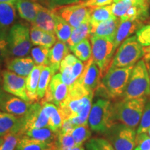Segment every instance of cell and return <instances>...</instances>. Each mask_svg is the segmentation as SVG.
I'll return each instance as SVG.
<instances>
[{
  "instance_id": "obj_1",
  "label": "cell",
  "mask_w": 150,
  "mask_h": 150,
  "mask_svg": "<svg viewBox=\"0 0 150 150\" xmlns=\"http://www.w3.org/2000/svg\"><path fill=\"white\" fill-rule=\"evenodd\" d=\"M94 94L77 81L70 86L68 96L58 107L63 121L70 120L74 126L88 124Z\"/></svg>"
},
{
  "instance_id": "obj_2",
  "label": "cell",
  "mask_w": 150,
  "mask_h": 150,
  "mask_svg": "<svg viewBox=\"0 0 150 150\" xmlns=\"http://www.w3.org/2000/svg\"><path fill=\"white\" fill-rule=\"evenodd\" d=\"M134 65L125 67H110L102 77L101 84L95 93L102 98L110 100L121 99Z\"/></svg>"
},
{
  "instance_id": "obj_3",
  "label": "cell",
  "mask_w": 150,
  "mask_h": 150,
  "mask_svg": "<svg viewBox=\"0 0 150 150\" xmlns=\"http://www.w3.org/2000/svg\"><path fill=\"white\" fill-rule=\"evenodd\" d=\"M148 99H119L112 103V120L136 129L139 125Z\"/></svg>"
},
{
  "instance_id": "obj_4",
  "label": "cell",
  "mask_w": 150,
  "mask_h": 150,
  "mask_svg": "<svg viewBox=\"0 0 150 150\" xmlns=\"http://www.w3.org/2000/svg\"><path fill=\"white\" fill-rule=\"evenodd\" d=\"M122 98L150 99V78L143 59L135 64Z\"/></svg>"
},
{
  "instance_id": "obj_5",
  "label": "cell",
  "mask_w": 150,
  "mask_h": 150,
  "mask_svg": "<svg viewBox=\"0 0 150 150\" xmlns=\"http://www.w3.org/2000/svg\"><path fill=\"white\" fill-rule=\"evenodd\" d=\"M112 103L108 99L99 98L92 105L88 123L94 132L104 134L114 125Z\"/></svg>"
},
{
  "instance_id": "obj_6",
  "label": "cell",
  "mask_w": 150,
  "mask_h": 150,
  "mask_svg": "<svg viewBox=\"0 0 150 150\" xmlns=\"http://www.w3.org/2000/svg\"><path fill=\"white\" fill-rule=\"evenodd\" d=\"M144 54L143 46L138 42L136 35H131L118 47L110 67H125L134 65L143 58Z\"/></svg>"
},
{
  "instance_id": "obj_7",
  "label": "cell",
  "mask_w": 150,
  "mask_h": 150,
  "mask_svg": "<svg viewBox=\"0 0 150 150\" xmlns=\"http://www.w3.org/2000/svg\"><path fill=\"white\" fill-rule=\"evenodd\" d=\"M92 58L100 70L102 77L108 72L115 54L114 40L108 38L91 35Z\"/></svg>"
},
{
  "instance_id": "obj_8",
  "label": "cell",
  "mask_w": 150,
  "mask_h": 150,
  "mask_svg": "<svg viewBox=\"0 0 150 150\" xmlns=\"http://www.w3.org/2000/svg\"><path fill=\"white\" fill-rule=\"evenodd\" d=\"M9 54L11 57H25L31 52L32 43L30 29L23 24H15L8 33Z\"/></svg>"
},
{
  "instance_id": "obj_9",
  "label": "cell",
  "mask_w": 150,
  "mask_h": 150,
  "mask_svg": "<svg viewBox=\"0 0 150 150\" xmlns=\"http://www.w3.org/2000/svg\"><path fill=\"white\" fill-rule=\"evenodd\" d=\"M136 134V129L115 123L104 135L115 150H134Z\"/></svg>"
},
{
  "instance_id": "obj_10",
  "label": "cell",
  "mask_w": 150,
  "mask_h": 150,
  "mask_svg": "<svg viewBox=\"0 0 150 150\" xmlns=\"http://www.w3.org/2000/svg\"><path fill=\"white\" fill-rule=\"evenodd\" d=\"M22 130L19 134L31 129L48 127V115L40 102H33L27 112L21 117Z\"/></svg>"
},
{
  "instance_id": "obj_11",
  "label": "cell",
  "mask_w": 150,
  "mask_h": 150,
  "mask_svg": "<svg viewBox=\"0 0 150 150\" xmlns=\"http://www.w3.org/2000/svg\"><path fill=\"white\" fill-rule=\"evenodd\" d=\"M65 20L72 28H76L86 20H90V8L79 3L63 6L52 9Z\"/></svg>"
},
{
  "instance_id": "obj_12",
  "label": "cell",
  "mask_w": 150,
  "mask_h": 150,
  "mask_svg": "<svg viewBox=\"0 0 150 150\" xmlns=\"http://www.w3.org/2000/svg\"><path fill=\"white\" fill-rule=\"evenodd\" d=\"M70 86L62 79L61 73H56L52 77L45 95L40 103L42 106L47 103H52L59 107L61 103L68 96Z\"/></svg>"
},
{
  "instance_id": "obj_13",
  "label": "cell",
  "mask_w": 150,
  "mask_h": 150,
  "mask_svg": "<svg viewBox=\"0 0 150 150\" xmlns=\"http://www.w3.org/2000/svg\"><path fill=\"white\" fill-rule=\"evenodd\" d=\"M1 87L6 93L20 97L27 102H31L27 95L26 77L19 76L8 70L1 71Z\"/></svg>"
},
{
  "instance_id": "obj_14",
  "label": "cell",
  "mask_w": 150,
  "mask_h": 150,
  "mask_svg": "<svg viewBox=\"0 0 150 150\" xmlns=\"http://www.w3.org/2000/svg\"><path fill=\"white\" fill-rule=\"evenodd\" d=\"M85 67V63L74 54H68L63 59L60 66L62 79L68 86L73 85L79 78Z\"/></svg>"
},
{
  "instance_id": "obj_15",
  "label": "cell",
  "mask_w": 150,
  "mask_h": 150,
  "mask_svg": "<svg viewBox=\"0 0 150 150\" xmlns=\"http://www.w3.org/2000/svg\"><path fill=\"white\" fill-rule=\"evenodd\" d=\"M102 75L99 67L93 58L86 62L85 67L76 81L90 91L94 92L97 89L102 81Z\"/></svg>"
},
{
  "instance_id": "obj_16",
  "label": "cell",
  "mask_w": 150,
  "mask_h": 150,
  "mask_svg": "<svg viewBox=\"0 0 150 150\" xmlns=\"http://www.w3.org/2000/svg\"><path fill=\"white\" fill-rule=\"evenodd\" d=\"M32 103L4 91L1 101V111L21 117L27 112Z\"/></svg>"
},
{
  "instance_id": "obj_17",
  "label": "cell",
  "mask_w": 150,
  "mask_h": 150,
  "mask_svg": "<svg viewBox=\"0 0 150 150\" xmlns=\"http://www.w3.org/2000/svg\"><path fill=\"white\" fill-rule=\"evenodd\" d=\"M35 65L32 58L13 57L6 61V68L11 72L16 73L19 76L27 77Z\"/></svg>"
},
{
  "instance_id": "obj_18",
  "label": "cell",
  "mask_w": 150,
  "mask_h": 150,
  "mask_svg": "<svg viewBox=\"0 0 150 150\" xmlns=\"http://www.w3.org/2000/svg\"><path fill=\"white\" fill-rule=\"evenodd\" d=\"M143 22L140 20L120 21L114 38L115 50H117L124 40L130 37L134 33H136V31L143 26Z\"/></svg>"
},
{
  "instance_id": "obj_19",
  "label": "cell",
  "mask_w": 150,
  "mask_h": 150,
  "mask_svg": "<svg viewBox=\"0 0 150 150\" xmlns=\"http://www.w3.org/2000/svg\"><path fill=\"white\" fill-rule=\"evenodd\" d=\"M69 52L70 48L67 42L59 40L50 49L49 53V66L53 70L55 74L59 71L62 61L67 54H70Z\"/></svg>"
},
{
  "instance_id": "obj_20",
  "label": "cell",
  "mask_w": 150,
  "mask_h": 150,
  "mask_svg": "<svg viewBox=\"0 0 150 150\" xmlns=\"http://www.w3.org/2000/svg\"><path fill=\"white\" fill-rule=\"evenodd\" d=\"M22 130L21 117L0 111V137L9 134H19Z\"/></svg>"
},
{
  "instance_id": "obj_21",
  "label": "cell",
  "mask_w": 150,
  "mask_h": 150,
  "mask_svg": "<svg viewBox=\"0 0 150 150\" xmlns=\"http://www.w3.org/2000/svg\"><path fill=\"white\" fill-rule=\"evenodd\" d=\"M120 19L113 17V18L101 22L97 25L91 26V36L105 37L112 39L114 40L117 29L120 23Z\"/></svg>"
},
{
  "instance_id": "obj_22",
  "label": "cell",
  "mask_w": 150,
  "mask_h": 150,
  "mask_svg": "<svg viewBox=\"0 0 150 150\" xmlns=\"http://www.w3.org/2000/svg\"><path fill=\"white\" fill-rule=\"evenodd\" d=\"M54 15L53 10L47 8L40 4L37 16L31 24L38 27L44 31L55 33H54L55 22H54Z\"/></svg>"
},
{
  "instance_id": "obj_23",
  "label": "cell",
  "mask_w": 150,
  "mask_h": 150,
  "mask_svg": "<svg viewBox=\"0 0 150 150\" xmlns=\"http://www.w3.org/2000/svg\"><path fill=\"white\" fill-rule=\"evenodd\" d=\"M40 4L32 0H18L16 7L20 17L26 21L33 23L38 11Z\"/></svg>"
},
{
  "instance_id": "obj_24",
  "label": "cell",
  "mask_w": 150,
  "mask_h": 150,
  "mask_svg": "<svg viewBox=\"0 0 150 150\" xmlns=\"http://www.w3.org/2000/svg\"><path fill=\"white\" fill-rule=\"evenodd\" d=\"M44 66L45 65H35L30 74L26 77V87H27V95L30 101L32 102H36L38 101L37 96V89L41 71Z\"/></svg>"
},
{
  "instance_id": "obj_25",
  "label": "cell",
  "mask_w": 150,
  "mask_h": 150,
  "mask_svg": "<svg viewBox=\"0 0 150 150\" xmlns=\"http://www.w3.org/2000/svg\"><path fill=\"white\" fill-rule=\"evenodd\" d=\"M16 18V9L12 4H0V30L9 31Z\"/></svg>"
},
{
  "instance_id": "obj_26",
  "label": "cell",
  "mask_w": 150,
  "mask_h": 150,
  "mask_svg": "<svg viewBox=\"0 0 150 150\" xmlns=\"http://www.w3.org/2000/svg\"><path fill=\"white\" fill-rule=\"evenodd\" d=\"M57 134L58 133L54 132L50 127H47L26 131L22 133L21 136H27L28 138H33L41 142L54 144Z\"/></svg>"
},
{
  "instance_id": "obj_27",
  "label": "cell",
  "mask_w": 150,
  "mask_h": 150,
  "mask_svg": "<svg viewBox=\"0 0 150 150\" xmlns=\"http://www.w3.org/2000/svg\"><path fill=\"white\" fill-rule=\"evenodd\" d=\"M42 106L48 115V127L55 133H59L63 123L59 108L52 103H47Z\"/></svg>"
},
{
  "instance_id": "obj_28",
  "label": "cell",
  "mask_w": 150,
  "mask_h": 150,
  "mask_svg": "<svg viewBox=\"0 0 150 150\" xmlns=\"http://www.w3.org/2000/svg\"><path fill=\"white\" fill-rule=\"evenodd\" d=\"M54 144H50L39 140L21 136L17 145L16 150H53ZM55 150V149H54Z\"/></svg>"
},
{
  "instance_id": "obj_29",
  "label": "cell",
  "mask_w": 150,
  "mask_h": 150,
  "mask_svg": "<svg viewBox=\"0 0 150 150\" xmlns=\"http://www.w3.org/2000/svg\"><path fill=\"white\" fill-rule=\"evenodd\" d=\"M91 26L90 20L83 22L78 27L73 28L72 34L67 42L69 47H71L78 44L81 41L91 37Z\"/></svg>"
},
{
  "instance_id": "obj_30",
  "label": "cell",
  "mask_w": 150,
  "mask_h": 150,
  "mask_svg": "<svg viewBox=\"0 0 150 150\" xmlns=\"http://www.w3.org/2000/svg\"><path fill=\"white\" fill-rule=\"evenodd\" d=\"M115 17L112 13V6L90 8V22L91 26L97 25Z\"/></svg>"
},
{
  "instance_id": "obj_31",
  "label": "cell",
  "mask_w": 150,
  "mask_h": 150,
  "mask_svg": "<svg viewBox=\"0 0 150 150\" xmlns=\"http://www.w3.org/2000/svg\"><path fill=\"white\" fill-rule=\"evenodd\" d=\"M54 33L59 40L67 42L70 38L73 28L61 17L54 13Z\"/></svg>"
},
{
  "instance_id": "obj_32",
  "label": "cell",
  "mask_w": 150,
  "mask_h": 150,
  "mask_svg": "<svg viewBox=\"0 0 150 150\" xmlns=\"http://www.w3.org/2000/svg\"><path fill=\"white\" fill-rule=\"evenodd\" d=\"M54 74H55V72L49 65H45L43 67L40 73V79H39L37 89V96L38 101L41 100L45 97L48 89L49 85H50Z\"/></svg>"
},
{
  "instance_id": "obj_33",
  "label": "cell",
  "mask_w": 150,
  "mask_h": 150,
  "mask_svg": "<svg viewBox=\"0 0 150 150\" xmlns=\"http://www.w3.org/2000/svg\"><path fill=\"white\" fill-rule=\"evenodd\" d=\"M69 48L73 54L81 61L87 62L92 58V47L88 38Z\"/></svg>"
},
{
  "instance_id": "obj_34",
  "label": "cell",
  "mask_w": 150,
  "mask_h": 150,
  "mask_svg": "<svg viewBox=\"0 0 150 150\" xmlns=\"http://www.w3.org/2000/svg\"><path fill=\"white\" fill-rule=\"evenodd\" d=\"M91 129L88 124L75 126L70 134L74 138L76 146H83L92 136Z\"/></svg>"
},
{
  "instance_id": "obj_35",
  "label": "cell",
  "mask_w": 150,
  "mask_h": 150,
  "mask_svg": "<svg viewBox=\"0 0 150 150\" xmlns=\"http://www.w3.org/2000/svg\"><path fill=\"white\" fill-rule=\"evenodd\" d=\"M76 146V143L70 133L59 131L54 142L55 150H70Z\"/></svg>"
},
{
  "instance_id": "obj_36",
  "label": "cell",
  "mask_w": 150,
  "mask_h": 150,
  "mask_svg": "<svg viewBox=\"0 0 150 150\" xmlns=\"http://www.w3.org/2000/svg\"><path fill=\"white\" fill-rule=\"evenodd\" d=\"M50 48L38 45L31 51V55L35 64L38 65H49Z\"/></svg>"
},
{
  "instance_id": "obj_37",
  "label": "cell",
  "mask_w": 150,
  "mask_h": 150,
  "mask_svg": "<svg viewBox=\"0 0 150 150\" xmlns=\"http://www.w3.org/2000/svg\"><path fill=\"white\" fill-rule=\"evenodd\" d=\"M86 150H115L111 143L104 138L93 137L85 143Z\"/></svg>"
},
{
  "instance_id": "obj_38",
  "label": "cell",
  "mask_w": 150,
  "mask_h": 150,
  "mask_svg": "<svg viewBox=\"0 0 150 150\" xmlns=\"http://www.w3.org/2000/svg\"><path fill=\"white\" fill-rule=\"evenodd\" d=\"M8 31L0 30V67L10 57L8 42Z\"/></svg>"
},
{
  "instance_id": "obj_39",
  "label": "cell",
  "mask_w": 150,
  "mask_h": 150,
  "mask_svg": "<svg viewBox=\"0 0 150 150\" xmlns=\"http://www.w3.org/2000/svg\"><path fill=\"white\" fill-rule=\"evenodd\" d=\"M135 1L129 0H121V1L114 2L112 6V13L113 16L120 20L125 16L128 9L134 4Z\"/></svg>"
},
{
  "instance_id": "obj_40",
  "label": "cell",
  "mask_w": 150,
  "mask_h": 150,
  "mask_svg": "<svg viewBox=\"0 0 150 150\" xmlns=\"http://www.w3.org/2000/svg\"><path fill=\"white\" fill-rule=\"evenodd\" d=\"M2 138L3 141L0 145V150H16L21 136L20 134H9Z\"/></svg>"
},
{
  "instance_id": "obj_41",
  "label": "cell",
  "mask_w": 150,
  "mask_h": 150,
  "mask_svg": "<svg viewBox=\"0 0 150 150\" xmlns=\"http://www.w3.org/2000/svg\"><path fill=\"white\" fill-rule=\"evenodd\" d=\"M150 127V101L147 104H146L143 113H142L141 120L140 124L137 129L136 134H141V133L147 132Z\"/></svg>"
},
{
  "instance_id": "obj_42",
  "label": "cell",
  "mask_w": 150,
  "mask_h": 150,
  "mask_svg": "<svg viewBox=\"0 0 150 150\" xmlns=\"http://www.w3.org/2000/svg\"><path fill=\"white\" fill-rule=\"evenodd\" d=\"M138 42L143 47L150 46V24L143 25L136 31Z\"/></svg>"
},
{
  "instance_id": "obj_43",
  "label": "cell",
  "mask_w": 150,
  "mask_h": 150,
  "mask_svg": "<svg viewBox=\"0 0 150 150\" xmlns=\"http://www.w3.org/2000/svg\"><path fill=\"white\" fill-rule=\"evenodd\" d=\"M136 146L140 150H150V136L147 132L136 134Z\"/></svg>"
},
{
  "instance_id": "obj_44",
  "label": "cell",
  "mask_w": 150,
  "mask_h": 150,
  "mask_svg": "<svg viewBox=\"0 0 150 150\" xmlns=\"http://www.w3.org/2000/svg\"><path fill=\"white\" fill-rule=\"evenodd\" d=\"M56 40L57 38L55 33L45 31L39 45L51 49L56 42Z\"/></svg>"
},
{
  "instance_id": "obj_45",
  "label": "cell",
  "mask_w": 150,
  "mask_h": 150,
  "mask_svg": "<svg viewBox=\"0 0 150 150\" xmlns=\"http://www.w3.org/2000/svg\"><path fill=\"white\" fill-rule=\"evenodd\" d=\"M44 32L45 31L43 30L39 29L38 27L33 25L31 26V29H30V38H31V41L33 45L38 46L40 45Z\"/></svg>"
},
{
  "instance_id": "obj_46",
  "label": "cell",
  "mask_w": 150,
  "mask_h": 150,
  "mask_svg": "<svg viewBox=\"0 0 150 150\" xmlns=\"http://www.w3.org/2000/svg\"><path fill=\"white\" fill-rule=\"evenodd\" d=\"M112 2L113 0H86V1H79L80 4L88 8L104 6L110 5Z\"/></svg>"
},
{
  "instance_id": "obj_47",
  "label": "cell",
  "mask_w": 150,
  "mask_h": 150,
  "mask_svg": "<svg viewBox=\"0 0 150 150\" xmlns=\"http://www.w3.org/2000/svg\"><path fill=\"white\" fill-rule=\"evenodd\" d=\"M79 0H50L49 6L50 9H54L63 6L78 3Z\"/></svg>"
},
{
  "instance_id": "obj_48",
  "label": "cell",
  "mask_w": 150,
  "mask_h": 150,
  "mask_svg": "<svg viewBox=\"0 0 150 150\" xmlns=\"http://www.w3.org/2000/svg\"><path fill=\"white\" fill-rule=\"evenodd\" d=\"M144 52H145V54H144L143 59H150V46L147 47H143Z\"/></svg>"
},
{
  "instance_id": "obj_49",
  "label": "cell",
  "mask_w": 150,
  "mask_h": 150,
  "mask_svg": "<svg viewBox=\"0 0 150 150\" xmlns=\"http://www.w3.org/2000/svg\"><path fill=\"white\" fill-rule=\"evenodd\" d=\"M18 0H0V4H16Z\"/></svg>"
},
{
  "instance_id": "obj_50",
  "label": "cell",
  "mask_w": 150,
  "mask_h": 150,
  "mask_svg": "<svg viewBox=\"0 0 150 150\" xmlns=\"http://www.w3.org/2000/svg\"><path fill=\"white\" fill-rule=\"evenodd\" d=\"M145 62L146 66H147L148 72H149V78H150V59H143Z\"/></svg>"
},
{
  "instance_id": "obj_51",
  "label": "cell",
  "mask_w": 150,
  "mask_h": 150,
  "mask_svg": "<svg viewBox=\"0 0 150 150\" xmlns=\"http://www.w3.org/2000/svg\"><path fill=\"white\" fill-rule=\"evenodd\" d=\"M4 91L1 86H0V111H1V101H2V97L4 95Z\"/></svg>"
},
{
  "instance_id": "obj_52",
  "label": "cell",
  "mask_w": 150,
  "mask_h": 150,
  "mask_svg": "<svg viewBox=\"0 0 150 150\" xmlns=\"http://www.w3.org/2000/svg\"><path fill=\"white\" fill-rule=\"evenodd\" d=\"M70 150H86V149L83 147V146H75Z\"/></svg>"
},
{
  "instance_id": "obj_53",
  "label": "cell",
  "mask_w": 150,
  "mask_h": 150,
  "mask_svg": "<svg viewBox=\"0 0 150 150\" xmlns=\"http://www.w3.org/2000/svg\"><path fill=\"white\" fill-rule=\"evenodd\" d=\"M121 1V0H113V3H114V2H117V1ZM129 1H141V0H129Z\"/></svg>"
},
{
  "instance_id": "obj_54",
  "label": "cell",
  "mask_w": 150,
  "mask_h": 150,
  "mask_svg": "<svg viewBox=\"0 0 150 150\" xmlns=\"http://www.w3.org/2000/svg\"><path fill=\"white\" fill-rule=\"evenodd\" d=\"M1 67H0V83H1V81H2V76H1Z\"/></svg>"
},
{
  "instance_id": "obj_55",
  "label": "cell",
  "mask_w": 150,
  "mask_h": 150,
  "mask_svg": "<svg viewBox=\"0 0 150 150\" xmlns=\"http://www.w3.org/2000/svg\"><path fill=\"white\" fill-rule=\"evenodd\" d=\"M145 22H146V23H149V24H150V18H149V19H147V20H146V21H145Z\"/></svg>"
},
{
  "instance_id": "obj_56",
  "label": "cell",
  "mask_w": 150,
  "mask_h": 150,
  "mask_svg": "<svg viewBox=\"0 0 150 150\" xmlns=\"http://www.w3.org/2000/svg\"><path fill=\"white\" fill-rule=\"evenodd\" d=\"M147 134L150 136V127H149V129H148V130L147 131Z\"/></svg>"
},
{
  "instance_id": "obj_57",
  "label": "cell",
  "mask_w": 150,
  "mask_h": 150,
  "mask_svg": "<svg viewBox=\"0 0 150 150\" xmlns=\"http://www.w3.org/2000/svg\"><path fill=\"white\" fill-rule=\"evenodd\" d=\"M3 141V138H1V137H0V145L1 144V142Z\"/></svg>"
},
{
  "instance_id": "obj_58",
  "label": "cell",
  "mask_w": 150,
  "mask_h": 150,
  "mask_svg": "<svg viewBox=\"0 0 150 150\" xmlns=\"http://www.w3.org/2000/svg\"><path fill=\"white\" fill-rule=\"evenodd\" d=\"M39 1H49V0H39Z\"/></svg>"
},
{
  "instance_id": "obj_59",
  "label": "cell",
  "mask_w": 150,
  "mask_h": 150,
  "mask_svg": "<svg viewBox=\"0 0 150 150\" xmlns=\"http://www.w3.org/2000/svg\"><path fill=\"white\" fill-rule=\"evenodd\" d=\"M134 150H140V149H138V147H136V149H134Z\"/></svg>"
},
{
  "instance_id": "obj_60",
  "label": "cell",
  "mask_w": 150,
  "mask_h": 150,
  "mask_svg": "<svg viewBox=\"0 0 150 150\" xmlns=\"http://www.w3.org/2000/svg\"><path fill=\"white\" fill-rule=\"evenodd\" d=\"M81 1H86V0H81Z\"/></svg>"
},
{
  "instance_id": "obj_61",
  "label": "cell",
  "mask_w": 150,
  "mask_h": 150,
  "mask_svg": "<svg viewBox=\"0 0 150 150\" xmlns=\"http://www.w3.org/2000/svg\"><path fill=\"white\" fill-rule=\"evenodd\" d=\"M149 1H150V0H149Z\"/></svg>"
},
{
  "instance_id": "obj_62",
  "label": "cell",
  "mask_w": 150,
  "mask_h": 150,
  "mask_svg": "<svg viewBox=\"0 0 150 150\" xmlns=\"http://www.w3.org/2000/svg\"><path fill=\"white\" fill-rule=\"evenodd\" d=\"M53 150H54V149H53Z\"/></svg>"
}]
</instances>
